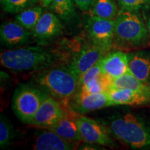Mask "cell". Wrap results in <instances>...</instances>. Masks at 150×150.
Wrapping results in <instances>:
<instances>
[{
	"mask_svg": "<svg viewBox=\"0 0 150 150\" xmlns=\"http://www.w3.org/2000/svg\"><path fill=\"white\" fill-rule=\"evenodd\" d=\"M55 56L40 47H27L4 51L0 55L1 64L15 72L45 70L54 63Z\"/></svg>",
	"mask_w": 150,
	"mask_h": 150,
	"instance_id": "1",
	"label": "cell"
},
{
	"mask_svg": "<svg viewBox=\"0 0 150 150\" xmlns=\"http://www.w3.org/2000/svg\"><path fill=\"white\" fill-rule=\"evenodd\" d=\"M108 129L115 138L131 148H150V129L134 114L115 116L110 119Z\"/></svg>",
	"mask_w": 150,
	"mask_h": 150,
	"instance_id": "2",
	"label": "cell"
},
{
	"mask_svg": "<svg viewBox=\"0 0 150 150\" xmlns=\"http://www.w3.org/2000/svg\"><path fill=\"white\" fill-rule=\"evenodd\" d=\"M35 81L48 94L62 100L72 97L78 88L79 77L69 65L45 69Z\"/></svg>",
	"mask_w": 150,
	"mask_h": 150,
	"instance_id": "3",
	"label": "cell"
},
{
	"mask_svg": "<svg viewBox=\"0 0 150 150\" xmlns=\"http://www.w3.org/2000/svg\"><path fill=\"white\" fill-rule=\"evenodd\" d=\"M148 30L136 11L121 9L115 20V39L120 45L138 47L147 42Z\"/></svg>",
	"mask_w": 150,
	"mask_h": 150,
	"instance_id": "4",
	"label": "cell"
},
{
	"mask_svg": "<svg viewBox=\"0 0 150 150\" xmlns=\"http://www.w3.org/2000/svg\"><path fill=\"white\" fill-rule=\"evenodd\" d=\"M47 95L31 84H20L13 96L12 108L15 115L22 122L29 124Z\"/></svg>",
	"mask_w": 150,
	"mask_h": 150,
	"instance_id": "5",
	"label": "cell"
},
{
	"mask_svg": "<svg viewBox=\"0 0 150 150\" xmlns=\"http://www.w3.org/2000/svg\"><path fill=\"white\" fill-rule=\"evenodd\" d=\"M88 33L92 42L104 52L111 47L115 38V20L93 16L87 19Z\"/></svg>",
	"mask_w": 150,
	"mask_h": 150,
	"instance_id": "6",
	"label": "cell"
},
{
	"mask_svg": "<svg viewBox=\"0 0 150 150\" xmlns=\"http://www.w3.org/2000/svg\"><path fill=\"white\" fill-rule=\"evenodd\" d=\"M76 123L82 141L89 144L115 147L109 130L99 122L85 116H77Z\"/></svg>",
	"mask_w": 150,
	"mask_h": 150,
	"instance_id": "7",
	"label": "cell"
},
{
	"mask_svg": "<svg viewBox=\"0 0 150 150\" xmlns=\"http://www.w3.org/2000/svg\"><path fill=\"white\" fill-rule=\"evenodd\" d=\"M65 112L56 98L47 95L29 125L42 129L50 128L63 117Z\"/></svg>",
	"mask_w": 150,
	"mask_h": 150,
	"instance_id": "8",
	"label": "cell"
},
{
	"mask_svg": "<svg viewBox=\"0 0 150 150\" xmlns=\"http://www.w3.org/2000/svg\"><path fill=\"white\" fill-rule=\"evenodd\" d=\"M110 106L113 105L108 92L87 93L77 91L72 104V109L79 113H86Z\"/></svg>",
	"mask_w": 150,
	"mask_h": 150,
	"instance_id": "9",
	"label": "cell"
},
{
	"mask_svg": "<svg viewBox=\"0 0 150 150\" xmlns=\"http://www.w3.org/2000/svg\"><path fill=\"white\" fill-rule=\"evenodd\" d=\"M62 29L63 25L57 15L54 12H45L35 25L32 34L40 44H45L60 35Z\"/></svg>",
	"mask_w": 150,
	"mask_h": 150,
	"instance_id": "10",
	"label": "cell"
},
{
	"mask_svg": "<svg viewBox=\"0 0 150 150\" xmlns=\"http://www.w3.org/2000/svg\"><path fill=\"white\" fill-rule=\"evenodd\" d=\"M104 52L92 42L74 56L69 66L79 78L104 57Z\"/></svg>",
	"mask_w": 150,
	"mask_h": 150,
	"instance_id": "11",
	"label": "cell"
},
{
	"mask_svg": "<svg viewBox=\"0 0 150 150\" xmlns=\"http://www.w3.org/2000/svg\"><path fill=\"white\" fill-rule=\"evenodd\" d=\"M32 32L22 27L18 22H4L0 28L1 44L8 47L24 45L30 42Z\"/></svg>",
	"mask_w": 150,
	"mask_h": 150,
	"instance_id": "12",
	"label": "cell"
},
{
	"mask_svg": "<svg viewBox=\"0 0 150 150\" xmlns=\"http://www.w3.org/2000/svg\"><path fill=\"white\" fill-rule=\"evenodd\" d=\"M129 54L122 52H112L100 60L103 73L115 79L130 72L129 68Z\"/></svg>",
	"mask_w": 150,
	"mask_h": 150,
	"instance_id": "13",
	"label": "cell"
},
{
	"mask_svg": "<svg viewBox=\"0 0 150 150\" xmlns=\"http://www.w3.org/2000/svg\"><path fill=\"white\" fill-rule=\"evenodd\" d=\"M35 137L33 146L37 150H70L73 149L75 143L64 139L50 129H44Z\"/></svg>",
	"mask_w": 150,
	"mask_h": 150,
	"instance_id": "14",
	"label": "cell"
},
{
	"mask_svg": "<svg viewBox=\"0 0 150 150\" xmlns=\"http://www.w3.org/2000/svg\"><path fill=\"white\" fill-rule=\"evenodd\" d=\"M76 117L70 112H65L63 117L56 125L47 129L56 133L68 141L73 143H78L81 140V138L76 123Z\"/></svg>",
	"mask_w": 150,
	"mask_h": 150,
	"instance_id": "15",
	"label": "cell"
},
{
	"mask_svg": "<svg viewBox=\"0 0 150 150\" xmlns=\"http://www.w3.org/2000/svg\"><path fill=\"white\" fill-rule=\"evenodd\" d=\"M108 92L113 106L115 105L138 106V105L150 103V95L133 90L127 88L110 89Z\"/></svg>",
	"mask_w": 150,
	"mask_h": 150,
	"instance_id": "16",
	"label": "cell"
},
{
	"mask_svg": "<svg viewBox=\"0 0 150 150\" xmlns=\"http://www.w3.org/2000/svg\"><path fill=\"white\" fill-rule=\"evenodd\" d=\"M129 68L131 74L142 83H150V53L138 52L129 55Z\"/></svg>",
	"mask_w": 150,
	"mask_h": 150,
	"instance_id": "17",
	"label": "cell"
},
{
	"mask_svg": "<svg viewBox=\"0 0 150 150\" xmlns=\"http://www.w3.org/2000/svg\"><path fill=\"white\" fill-rule=\"evenodd\" d=\"M122 88L133 90L150 95V88L148 87L147 84L142 83L139 79H138L136 76L131 74V72L112 79L110 90Z\"/></svg>",
	"mask_w": 150,
	"mask_h": 150,
	"instance_id": "18",
	"label": "cell"
},
{
	"mask_svg": "<svg viewBox=\"0 0 150 150\" xmlns=\"http://www.w3.org/2000/svg\"><path fill=\"white\" fill-rule=\"evenodd\" d=\"M42 7L41 6L34 5L26 8L17 15L16 20L25 29L32 31L44 13Z\"/></svg>",
	"mask_w": 150,
	"mask_h": 150,
	"instance_id": "19",
	"label": "cell"
},
{
	"mask_svg": "<svg viewBox=\"0 0 150 150\" xmlns=\"http://www.w3.org/2000/svg\"><path fill=\"white\" fill-rule=\"evenodd\" d=\"M91 13L99 18L115 20L118 14L115 0H96L91 8Z\"/></svg>",
	"mask_w": 150,
	"mask_h": 150,
	"instance_id": "20",
	"label": "cell"
},
{
	"mask_svg": "<svg viewBox=\"0 0 150 150\" xmlns=\"http://www.w3.org/2000/svg\"><path fill=\"white\" fill-rule=\"evenodd\" d=\"M74 0H52L50 8L60 19L67 21L75 13Z\"/></svg>",
	"mask_w": 150,
	"mask_h": 150,
	"instance_id": "21",
	"label": "cell"
},
{
	"mask_svg": "<svg viewBox=\"0 0 150 150\" xmlns=\"http://www.w3.org/2000/svg\"><path fill=\"white\" fill-rule=\"evenodd\" d=\"M104 74L100 61H99L94 66L84 73L79 78L78 90L83 89L92 83H95Z\"/></svg>",
	"mask_w": 150,
	"mask_h": 150,
	"instance_id": "22",
	"label": "cell"
},
{
	"mask_svg": "<svg viewBox=\"0 0 150 150\" xmlns=\"http://www.w3.org/2000/svg\"><path fill=\"white\" fill-rule=\"evenodd\" d=\"M13 129L8 119L4 114L0 116V146L5 148L10 145L13 138Z\"/></svg>",
	"mask_w": 150,
	"mask_h": 150,
	"instance_id": "23",
	"label": "cell"
},
{
	"mask_svg": "<svg viewBox=\"0 0 150 150\" xmlns=\"http://www.w3.org/2000/svg\"><path fill=\"white\" fill-rule=\"evenodd\" d=\"M37 2L38 0H6L2 7L6 12L17 14L34 6Z\"/></svg>",
	"mask_w": 150,
	"mask_h": 150,
	"instance_id": "24",
	"label": "cell"
},
{
	"mask_svg": "<svg viewBox=\"0 0 150 150\" xmlns=\"http://www.w3.org/2000/svg\"><path fill=\"white\" fill-rule=\"evenodd\" d=\"M121 9L139 12L150 8V0H117Z\"/></svg>",
	"mask_w": 150,
	"mask_h": 150,
	"instance_id": "25",
	"label": "cell"
},
{
	"mask_svg": "<svg viewBox=\"0 0 150 150\" xmlns=\"http://www.w3.org/2000/svg\"><path fill=\"white\" fill-rule=\"evenodd\" d=\"M75 4H76L83 11H90L93 8L94 4L96 0H74Z\"/></svg>",
	"mask_w": 150,
	"mask_h": 150,
	"instance_id": "26",
	"label": "cell"
},
{
	"mask_svg": "<svg viewBox=\"0 0 150 150\" xmlns=\"http://www.w3.org/2000/svg\"><path fill=\"white\" fill-rule=\"evenodd\" d=\"M39 2L43 7H49L52 2V0H38Z\"/></svg>",
	"mask_w": 150,
	"mask_h": 150,
	"instance_id": "27",
	"label": "cell"
},
{
	"mask_svg": "<svg viewBox=\"0 0 150 150\" xmlns=\"http://www.w3.org/2000/svg\"><path fill=\"white\" fill-rule=\"evenodd\" d=\"M147 28H148V31H149V36H150V17L149 18V20H148Z\"/></svg>",
	"mask_w": 150,
	"mask_h": 150,
	"instance_id": "28",
	"label": "cell"
},
{
	"mask_svg": "<svg viewBox=\"0 0 150 150\" xmlns=\"http://www.w3.org/2000/svg\"><path fill=\"white\" fill-rule=\"evenodd\" d=\"M5 1H6V0H0V2H1V6H4V4H5Z\"/></svg>",
	"mask_w": 150,
	"mask_h": 150,
	"instance_id": "29",
	"label": "cell"
},
{
	"mask_svg": "<svg viewBox=\"0 0 150 150\" xmlns=\"http://www.w3.org/2000/svg\"><path fill=\"white\" fill-rule=\"evenodd\" d=\"M149 88H150V85H149Z\"/></svg>",
	"mask_w": 150,
	"mask_h": 150,
	"instance_id": "30",
	"label": "cell"
}]
</instances>
